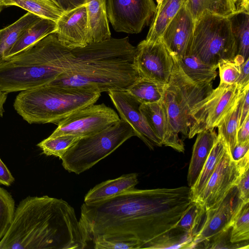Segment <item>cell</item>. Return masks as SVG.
<instances>
[{
	"label": "cell",
	"instance_id": "4",
	"mask_svg": "<svg viewBox=\"0 0 249 249\" xmlns=\"http://www.w3.org/2000/svg\"><path fill=\"white\" fill-rule=\"evenodd\" d=\"M73 57V49L50 34L0 63V90L7 94L49 84L67 71Z\"/></svg>",
	"mask_w": 249,
	"mask_h": 249
},
{
	"label": "cell",
	"instance_id": "44",
	"mask_svg": "<svg viewBox=\"0 0 249 249\" xmlns=\"http://www.w3.org/2000/svg\"><path fill=\"white\" fill-rule=\"evenodd\" d=\"M249 89L248 88L245 92V96L243 99L241 111V115L239 121V127L243 124L247 117L249 115Z\"/></svg>",
	"mask_w": 249,
	"mask_h": 249
},
{
	"label": "cell",
	"instance_id": "3",
	"mask_svg": "<svg viewBox=\"0 0 249 249\" xmlns=\"http://www.w3.org/2000/svg\"><path fill=\"white\" fill-rule=\"evenodd\" d=\"M136 48L128 37L73 48L67 71L50 84L96 92L126 90L140 77L135 63Z\"/></svg>",
	"mask_w": 249,
	"mask_h": 249
},
{
	"label": "cell",
	"instance_id": "15",
	"mask_svg": "<svg viewBox=\"0 0 249 249\" xmlns=\"http://www.w3.org/2000/svg\"><path fill=\"white\" fill-rule=\"evenodd\" d=\"M108 94L119 112L120 119L130 124L137 137L151 150L155 146L162 145L161 140L151 129L141 112V103L126 90L111 91L108 92Z\"/></svg>",
	"mask_w": 249,
	"mask_h": 249
},
{
	"label": "cell",
	"instance_id": "37",
	"mask_svg": "<svg viewBox=\"0 0 249 249\" xmlns=\"http://www.w3.org/2000/svg\"><path fill=\"white\" fill-rule=\"evenodd\" d=\"M236 188L239 198L243 202H249V167L242 173Z\"/></svg>",
	"mask_w": 249,
	"mask_h": 249
},
{
	"label": "cell",
	"instance_id": "40",
	"mask_svg": "<svg viewBox=\"0 0 249 249\" xmlns=\"http://www.w3.org/2000/svg\"><path fill=\"white\" fill-rule=\"evenodd\" d=\"M58 6L63 12H67L85 4V0H55Z\"/></svg>",
	"mask_w": 249,
	"mask_h": 249
},
{
	"label": "cell",
	"instance_id": "8",
	"mask_svg": "<svg viewBox=\"0 0 249 249\" xmlns=\"http://www.w3.org/2000/svg\"><path fill=\"white\" fill-rule=\"evenodd\" d=\"M191 53L212 65L233 59L236 47L229 18L206 12L195 20Z\"/></svg>",
	"mask_w": 249,
	"mask_h": 249
},
{
	"label": "cell",
	"instance_id": "11",
	"mask_svg": "<svg viewBox=\"0 0 249 249\" xmlns=\"http://www.w3.org/2000/svg\"><path fill=\"white\" fill-rule=\"evenodd\" d=\"M117 113L105 104H94L71 113L59 121L50 137L71 135L79 138L99 132L120 121Z\"/></svg>",
	"mask_w": 249,
	"mask_h": 249
},
{
	"label": "cell",
	"instance_id": "12",
	"mask_svg": "<svg viewBox=\"0 0 249 249\" xmlns=\"http://www.w3.org/2000/svg\"><path fill=\"white\" fill-rule=\"evenodd\" d=\"M243 202L236 186L233 187L218 204L204 211L193 236L190 249L203 246L217 235L231 228Z\"/></svg>",
	"mask_w": 249,
	"mask_h": 249
},
{
	"label": "cell",
	"instance_id": "7",
	"mask_svg": "<svg viewBox=\"0 0 249 249\" xmlns=\"http://www.w3.org/2000/svg\"><path fill=\"white\" fill-rule=\"evenodd\" d=\"M133 136L136 135L132 127L120 119L99 132L79 138L63 156L62 166L69 172L79 175L92 167Z\"/></svg>",
	"mask_w": 249,
	"mask_h": 249
},
{
	"label": "cell",
	"instance_id": "25",
	"mask_svg": "<svg viewBox=\"0 0 249 249\" xmlns=\"http://www.w3.org/2000/svg\"><path fill=\"white\" fill-rule=\"evenodd\" d=\"M41 18L27 12L15 22L0 30V63L22 34Z\"/></svg>",
	"mask_w": 249,
	"mask_h": 249
},
{
	"label": "cell",
	"instance_id": "47",
	"mask_svg": "<svg viewBox=\"0 0 249 249\" xmlns=\"http://www.w3.org/2000/svg\"><path fill=\"white\" fill-rule=\"evenodd\" d=\"M49 0V1H51L54 4H55V5H56L58 6V5H57V3H56V1H55V0Z\"/></svg>",
	"mask_w": 249,
	"mask_h": 249
},
{
	"label": "cell",
	"instance_id": "42",
	"mask_svg": "<svg viewBox=\"0 0 249 249\" xmlns=\"http://www.w3.org/2000/svg\"><path fill=\"white\" fill-rule=\"evenodd\" d=\"M237 143H244L249 142V115L239 127L237 135Z\"/></svg>",
	"mask_w": 249,
	"mask_h": 249
},
{
	"label": "cell",
	"instance_id": "29",
	"mask_svg": "<svg viewBox=\"0 0 249 249\" xmlns=\"http://www.w3.org/2000/svg\"><path fill=\"white\" fill-rule=\"evenodd\" d=\"M247 87L244 89L234 107L217 125L218 134L224 139L231 152L237 143V135L239 129L241 107Z\"/></svg>",
	"mask_w": 249,
	"mask_h": 249
},
{
	"label": "cell",
	"instance_id": "34",
	"mask_svg": "<svg viewBox=\"0 0 249 249\" xmlns=\"http://www.w3.org/2000/svg\"><path fill=\"white\" fill-rule=\"evenodd\" d=\"M204 211V209L199 203L192 202L177 224L175 228L191 233L193 237Z\"/></svg>",
	"mask_w": 249,
	"mask_h": 249
},
{
	"label": "cell",
	"instance_id": "24",
	"mask_svg": "<svg viewBox=\"0 0 249 249\" xmlns=\"http://www.w3.org/2000/svg\"><path fill=\"white\" fill-rule=\"evenodd\" d=\"M176 58L183 72L195 82L211 83L217 76V65L206 63L192 53Z\"/></svg>",
	"mask_w": 249,
	"mask_h": 249
},
{
	"label": "cell",
	"instance_id": "23",
	"mask_svg": "<svg viewBox=\"0 0 249 249\" xmlns=\"http://www.w3.org/2000/svg\"><path fill=\"white\" fill-rule=\"evenodd\" d=\"M227 145L223 137L217 134V139L213 145L203 168L194 185L190 188L192 202H196L205 189Z\"/></svg>",
	"mask_w": 249,
	"mask_h": 249
},
{
	"label": "cell",
	"instance_id": "6",
	"mask_svg": "<svg viewBox=\"0 0 249 249\" xmlns=\"http://www.w3.org/2000/svg\"><path fill=\"white\" fill-rule=\"evenodd\" d=\"M174 66L169 80L160 100L166 115L167 128L162 145L184 152L183 140L188 137L189 113L197 103L212 92V82L193 81L182 71L172 55Z\"/></svg>",
	"mask_w": 249,
	"mask_h": 249
},
{
	"label": "cell",
	"instance_id": "16",
	"mask_svg": "<svg viewBox=\"0 0 249 249\" xmlns=\"http://www.w3.org/2000/svg\"><path fill=\"white\" fill-rule=\"evenodd\" d=\"M185 4L167 25L160 38L171 54L176 57L191 53L195 20Z\"/></svg>",
	"mask_w": 249,
	"mask_h": 249
},
{
	"label": "cell",
	"instance_id": "48",
	"mask_svg": "<svg viewBox=\"0 0 249 249\" xmlns=\"http://www.w3.org/2000/svg\"><path fill=\"white\" fill-rule=\"evenodd\" d=\"M162 0H156L157 2V6H157L159 5H160V4L161 3V1H162Z\"/></svg>",
	"mask_w": 249,
	"mask_h": 249
},
{
	"label": "cell",
	"instance_id": "32",
	"mask_svg": "<svg viewBox=\"0 0 249 249\" xmlns=\"http://www.w3.org/2000/svg\"><path fill=\"white\" fill-rule=\"evenodd\" d=\"M249 202H243L237 212L230 231L231 243L249 242Z\"/></svg>",
	"mask_w": 249,
	"mask_h": 249
},
{
	"label": "cell",
	"instance_id": "35",
	"mask_svg": "<svg viewBox=\"0 0 249 249\" xmlns=\"http://www.w3.org/2000/svg\"><path fill=\"white\" fill-rule=\"evenodd\" d=\"M15 211V201L11 195L0 187V241L12 223Z\"/></svg>",
	"mask_w": 249,
	"mask_h": 249
},
{
	"label": "cell",
	"instance_id": "30",
	"mask_svg": "<svg viewBox=\"0 0 249 249\" xmlns=\"http://www.w3.org/2000/svg\"><path fill=\"white\" fill-rule=\"evenodd\" d=\"M166 84L140 77L126 91L141 104L160 101Z\"/></svg>",
	"mask_w": 249,
	"mask_h": 249
},
{
	"label": "cell",
	"instance_id": "10",
	"mask_svg": "<svg viewBox=\"0 0 249 249\" xmlns=\"http://www.w3.org/2000/svg\"><path fill=\"white\" fill-rule=\"evenodd\" d=\"M249 167V151L238 160L232 159L228 147L197 201L205 211L219 203Z\"/></svg>",
	"mask_w": 249,
	"mask_h": 249
},
{
	"label": "cell",
	"instance_id": "13",
	"mask_svg": "<svg viewBox=\"0 0 249 249\" xmlns=\"http://www.w3.org/2000/svg\"><path fill=\"white\" fill-rule=\"evenodd\" d=\"M153 0H107L108 20L117 32L138 34L148 25L155 14Z\"/></svg>",
	"mask_w": 249,
	"mask_h": 249
},
{
	"label": "cell",
	"instance_id": "1",
	"mask_svg": "<svg viewBox=\"0 0 249 249\" xmlns=\"http://www.w3.org/2000/svg\"><path fill=\"white\" fill-rule=\"evenodd\" d=\"M190 187L134 188L108 199L84 203L79 220L85 249L98 241L155 249L168 237L191 203Z\"/></svg>",
	"mask_w": 249,
	"mask_h": 249
},
{
	"label": "cell",
	"instance_id": "38",
	"mask_svg": "<svg viewBox=\"0 0 249 249\" xmlns=\"http://www.w3.org/2000/svg\"><path fill=\"white\" fill-rule=\"evenodd\" d=\"M91 248L95 249H137L136 245L132 243L107 240L97 241L93 244Z\"/></svg>",
	"mask_w": 249,
	"mask_h": 249
},
{
	"label": "cell",
	"instance_id": "46",
	"mask_svg": "<svg viewBox=\"0 0 249 249\" xmlns=\"http://www.w3.org/2000/svg\"><path fill=\"white\" fill-rule=\"evenodd\" d=\"M7 98V94L1 92L0 90V117L3 116L4 111L3 105L6 101Z\"/></svg>",
	"mask_w": 249,
	"mask_h": 249
},
{
	"label": "cell",
	"instance_id": "21",
	"mask_svg": "<svg viewBox=\"0 0 249 249\" xmlns=\"http://www.w3.org/2000/svg\"><path fill=\"white\" fill-rule=\"evenodd\" d=\"M187 0H162L156 6L149 30L145 39L154 42L160 39L167 25Z\"/></svg>",
	"mask_w": 249,
	"mask_h": 249
},
{
	"label": "cell",
	"instance_id": "36",
	"mask_svg": "<svg viewBox=\"0 0 249 249\" xmlns=\"http://www.w3.org/2000/svg\"><path fill=\"white\" fill-rule=\"evenodd\" d=\"M245 61L240 56H235L233 59L220 61L217 65L219 69L220 83L236 84L240 74V67Z\"/></svg>",
	"mask_w": 249,
	"mask_h": 249
},
{
	"label": "cell",
	"instance_id": "28",
	"mask_svg": "<svg viewBox=\"0 0 249 249\" xmlns=\"http://www.w3.org/2000/svg\"><path fill=\"white\" fill-rule=\"evenodd\" d=\"M12 5L55 22L63 13L59 7L48 0H0V8Z\"/></svg>",
	"mask_w": 249,
	"mask_h": 249
},
{
	"label": "cell",
	"instance_id": "17",
	"mask_svg": "<svg viewBox=\"0 0 249 249\" xmlns=\"http://www.w3.org/2000/svg\"><path fill=\"white\" fill-rule=\"evenodd\" d=\"M56 24V30L54 33L62 45L73 49L84 47L89 44L85 4L63 12Z\"/></svg>",
	"mask_w": 249,
	"mask_h": 249
},
{
	"label": "cell",
	"instance_id": "5",
	"mask_svg": "<svg viewBox=\"0 0 249 249\" xmlns=\"http://www.w3.org/2000/svg\"><path fill=\"white\" fill-rule=\"evenodd\" d=\"M101 93L47 84L21 91L14 107L29 124L57 123L74 112L95 104Z\"/></svg>",
	"mask_w": 249,
	"mask_h": 249
},
{
	"label": "cell",
	"instance_id": "41",
	"mask_svg": "<svg viewBox=\"0 0 249 249\" xmlns=\"http://www.w3.org/2000/svg\"><path fill=\"white\" fill-rule=\"evenodd\" d=\"M14 180L15 178L10 171L0 159V184L9 186Z\"/></svg>",
	"mask_w": 249,
	"mask_h": 249
},
{
	"label": "cell",
	"instance_id": "20",
	"mask_svg": "<svg viewBox=\"0 0 249 249\" xmlns=\"http://www.w3.org/2000/svg\"><path fill=\"white\" fill-rule=\"evenodd\" d=\"M138 175L130 173L96 185L86 194L84 203L91 204L100 202L134 188L138 183Z\"/></svg>",
	"mask_w": 249,
	"mask_h": 249
},
{
	"label": "cell",
	"instance_id": "39",
	"mask_svg": "<svg viewBox=\"0 0 249 249\" xmlns=\"http://www.w3.org/2000/svg\"><path fill=\"white\" fill-rule=\"evenodd\" d=\"M240 69V74L236 84L243 90L249 86V58L241 64Z\"/></svg>",
	"mask_w": 249,
	"mask_h": 249
},
{
	"label": "cell",
	"instance_id": "43",
	"mask_svg": "<svg viewBox=\"0 0 249 249\" xmlns=\"http://www.w3.org/2000/svg\"><path fill=\"white\" fill-rule=\"evenodd\" d=\"M249 142L244 143H237L235 147L230 152L232 159L238 160L243 158L249 152Z\"/></svg>",
	"mask_w": 249,
	"mask_h": 249
},
{
	"label": "cell",
	"instance_id": "45",
	"mask_svg": "<svg viewBox=\"0 0 249 249\" xmlns=\"http://www.w3.org/2000/svg\"><path fill=\"white\" fill-rule=\"evenodd\" d=\"M234 1L237 11H246L249 12V0H234Z\"/></svg>",
	"mask_w": 249,
	"mask_h": 249
},
{
	"label": "cell",
	"instance_id": "33",
	"mask_svg": "<svg viewBox=\"0 0 249 249\" xmlns=\"http://www.w3.org/2000/svg\"><path fill=\"white\" fill-rule=\"evenodd\" d=\"M79 138L71 135H64L56 137H49L43 140L37 146L47 156H53L61 159L66 151Z\"/></svg>",
	"mask_w": 249,
	"mask_h": 249
},
{
	"label": "cell",
	"instance_id": "31",
	"mask_svg": "<svg viewBox=\"0 0 249 249\" xmlns=\"http://www.w3.org/2000/svg\"><path fill=\"white\" fill-rule=\"evenodd\" d=\"M139 109L147 123L162 144L167 132V122L161 102L141 104Z\"/></svg>",
	"mask_w": 249,
	"mask_h": 249
},
{
	"label": "cell",
	"instance_id": "9",
	"mask_svg": "<svg viewBox=\"0 0 249 249\" xmlns=\"http://www.w3.org/2000/svg\"><path fill=\"white\" fill-rule=\"evenodd\" d=\"M242 91L237 84L219 83L208 96L191 109L188 137L191 139L199 132L217 127L234 107Z\"/></svg>",
	"mask_w": 249,
	"mask_h": 249
},
{
	"label": "cell",
	"instance_id": "14",
	"mask_svg": "<svg viewBox=\"0 0 249 249\" xmlns=\"http://www.w3.org/2000/svg\"><path fill=\"white\" fill-rule=\"evenodd\" d=\"M135 63L140 77L156 82L168 83L174 66L172 55L160 39L137 45Z\"/></svg>",
	"mask_w": 249,
	"mask_h": 249
},
{
	"label": "cell",
	"instance_id": "2",
	"mask_svg": "<svg viewBox=\"0 0 249 249\" xmlns=\"http://www.w3.org/2000/svg\"><path fill=\"white\" fill-rule=\"evenodd\" d=\"M73 208L62 199L28 196L16 208L0 249H84Z\"/></svg>",
	"mask_w": 249,
	"mask_h": 249
},
{
	"label": "cell",
	"instance_id": "27",
	"mask_svg": "<svg viewBox=\"0 0 249 249\" xmlns=\"http://www.w3.org/2000/svg\"><path fill=\"white\" fill-rule=\"evenodd\" d=\"M236 47V56L249 58V12L237 11L228 17Z\"/></svg>",
	"mask_w": 249,
	"mask_h": 249
},
{
	"label": "cell",
	"instance_id": "26",
	"mask_svg": "<svg viewBox=\"0 0 249 249\" xmlns=\"http://www.w3.org/2000/svg\"><path fill=\"white\" fill-rule=\"evenodd\" d=\"M185 4L195 21L206 12L229 17L237 11L234 0H187Z\"/></svg>",
	"mask_w": 249,
	"mask_h": 249
},
{
	"label": "cell",
	"instance_id": "22",
	"mask_svg": "<svg viewBox=\"0 0 249 249\" xmlns=\"http://www.w3.org/2000/svg\"><path fill=\"white\" fill-rule=\"evenodd\" d=\"M56 30L55 22L41 18L22 34L7 52L5 58L20 52L49 35L54 33Z\"/></svg>",
	"mask_w": 249,
	"mask_h": 249
},
{
	"label": "cell",
	"instance_id": "19",
	"mask_svg": "<svg viewBox=\"0 0 249 249\" xmlns=\"http://www.w3.org/2000/svg\"><path fill=\"white\" fill-rule=\"evenodd\" d=\"M197 135L187 174L188 185L190 188L196 182L217 139V134L214 129L202 131Z\"/></svg>",
	"mask_w": 249,
	"mask_h": 249
},
{
	"label": "cell",
	"instance_id": "18",
	"mask_svg": "<svg viewBox=\"0 0 249 249\" xmlns=\"http://www.w3.org/2000/svg\"><path fill=\"white\" fill-rule=\"evenodd\" d=\"M89 44L111 37L107 13L106 0H85Z\"/></svg>",
	"mask_w": 249,
	"mask_h": 249
}]
</instances>
